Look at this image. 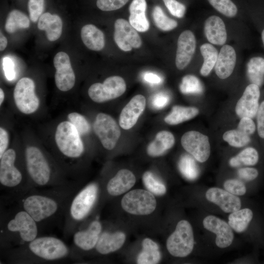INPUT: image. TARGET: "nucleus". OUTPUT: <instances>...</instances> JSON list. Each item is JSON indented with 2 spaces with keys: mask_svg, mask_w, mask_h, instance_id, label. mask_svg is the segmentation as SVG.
<instances>
[{
  "mask_svg": "<svg viewBox=\"0 0 264 264\" xmlns=\"http://www.w3.org/2000/svg\"><path fill=\"white\" fill-rule=\"evenodd\" d=\"M77 185L46 188H31L9 199L22 208L41 227L64 219L71 198L79 189Z\"/></svg>",
  "mask_w": 264,
  "mask_h": 264,
  "instance_id": "obj_1",
  "label": "nucleus"
},
{
  "mask_svg": "<svg viewBox=\"0 0 264 264\" xmlns=\"http://www.w3.org/2000/svg\"><path fill=\"white\" fill-rule=\"evenodd\" d=\"M1 250L27 243L39 236L40 228L32 217L14 201L1 197Z\"/></svg>",
  "mask_w": 264,
  "mask_h": 264,
  "instance_id": "obj_2",
  "label": "nucleus"
},
{
  "mask_svg": "<svg viewBox=\"0 0 264 264\" xmlns=\"http://www.w3.org/2000/svg\"><path fill=\"white\" fill-rule=\"evenodd\" d=\"M5 261L12 264H34L76 260L72 248L61 239L52 236H39L30 242L2 250Z\"/></svg>",
  "mask_w": 264,
  "mask_h": 264,
  "instance_id": "obj_3",
  "label": "nucleus"
},
{
  "mask_svg": "<svg viewBox=\"0 0 264 264\" xmlns=\"http://www.w3.org/2000/svg\"><path fill=\"white\" fill-rule=\"evenodd\" d=\"M99 194L97 183L92 182L79 189L69 202L64 217L63 232L66 237L72 235L89 216Z\"/></svg>",
  "mask_w": 264,
  "mask_h": 264,
  "instance_id": "obj_4",
  "label": "nucleus"
},
{
  "mask_svg": "<svg viewBox=\"0 0 264 264\" xmlns=\"http://www.w3.org/2000/svg\"><path fill=\"white\" fill-rule=\"evenodd\" d=\"M25 169L31 188H46L67 185L54 176L48 160L34 146L27 147L24 153Z\"/></svg>",
  "mask_w": 264,
  "mask_h": 264,
  "instance_id": "obj_5",
  "label": "nucleus"
},
{
  "mask_svg": "<svg viewBox=\"0 0 264 264\" xmlns=\"http://www.w3.org/2000/svg\"><path fill=\"white\" fill-rule=\"evenodd\" d=\"M16 159L13 149L7 150L0 158V189L5 192L3 196L16 197L29 189L28 182L16 166Z\"/></svg>",
  "mask_w": 264,
  "mask_h": 264,
  "instance_id": "obj_6",
  "label": "nucleus"
},
{
  "mask_svg": "<svg viewBox=\"0 0 264 264\" xmlns=\"http://www.w3.org/2000/svg\"><path fill=\"white\" fill-rule=\"evenodd\" d=\"M195 244L194 232L187 220H179L166 241V248L173 257L184 258L193 251Z\"/></svg>",
  "mask_w": 264,
  "mask_h": 264,
  "instance_id": "obj_7",
  "label": "nucleus"
},
{
  "mask_svg": "<svg viewBox=\"0 0 264 264\" xmlns=\"http://www.w3.org/2000/svg\"><path fill=\"white\" fill-rule=\"evenodd\" d=\"M55 141L61 153L68 158L77 159L84 153L80 135L69 121H63L58 125Z\"/></svg>",
  "mask_w": 264,
  "mask_h": 264,
  "instance_id": "obj_8",
  "label": "nucleus"
},
{
  "mask_svg": "<svg viewBox=\"0 0 264 264\" xmlns=\"http://www.w3.org/2000/svg\"><path fill=\"white\" fill-rule=\"evenodd\" d=\"M121 205L126 212L135 215H148L156 207L154 194L144 189H134L126 194L121 201Z\"/></svg>",
  "mask_w": 264,
  "mask_h": 264,
  "instance_id": "obj_9",
  "label": "nucleus"
},
{
  "mask_svg": "<svg viewBox=\"0 0 264 264\" xmlns=\"http://www.w3.org/2000/svg\"><path fill=\"white\" fill-rule=\"evenodd\" d=\"M124 80L118 76H110L103 83L91 85L88 89L90 99L96 103H103L121 96L126 91Z\"/></svg>",
  "mask_w": 264,
  "mask_h": 264,
  "instance_id": "obj_10",
  "label": "nucleus"
},
{
  "mask_svg": "<svg viewBox=\"0 0 264 264\" xmlns=\"http://www.w3.org/2000/svg\"><path fill=\"white\" fill-rule=\"evenodd\" d=\"M13 96L18 109L23 113H32L39 106V100L35 92L34 82L29 78L23 77L18 82Z\"/></svg>",
  "mask_w": 264,
  "mask_h": 264,
  "instance_id": "obj_11",
  "label": "nucleus"
},
{
  "mask_svg": "<svg viewBox=\"0 0 264 264\" xmlns=\"http://www.w3.org/2000/svg\"><path fill=\"white\" fill-rule=\"evenodd\" d=\"M93 128L103 146L108 150L113 149L121 135L114 119L107 114L99 113L95 118Z\"/></svg>",
  "mask_w": 264,
  "mask_h": 264,
  "instance_id": "obj_12",
  "label": "nucleus"
},
{
  "mask_svg": "<svg viewBox=\"0 0 264 264\" xmlns=\"http://www.w3.org/2000/svg\"><path fill=\"white\" fill-rule=\"evenodd\" d=\"M183 148L199 162L206 161L210 155V145L207 136L195 131L185 132L181 137Z\"/></svg>",
  "mask_w": 264,
  "mask_h": 264,
  "instance_id": "obj_13",
  "label": "nucleus"
},
{
  "mask_svg": "<svg viewBox=\"0 0 264 264\" xmlns=\"http://www.w3.org/2000/svg\"><path fill=\"white\" fill-rule=\"evenodd\" d=\"M102 230L101 223L97 220H92L85 228L77 229L72 234L73 253L77 250L88 251L94 248Z\"/></svg>",
  "mask_w": 264,
  "mask_h": 264,
  "instance_id": "obj_14",
  "label": "nucleus"
},
{
  "mask_svg": "<svg viewBox=\"0 0 264 264\" xmlns=\"http://www.w3.org/2000/svg\"><path fill=\"white\" fill-rule=\"evenodd\" d=\"M203 227L216 235L215 243L221 249L230 246L234 239V231L228 222L213 215L206 216L203 220Z\"/></svg>",
  "mask_w": 264,
  "mask_h": 264,
  "instance_id": "obj_15",
  "label": "nucleus"
},
{
  "mask_svg": "<svg viewBox=\"0 0 264 264\" xmlns=\"http://www.w3.org/2000/svg\"><path fill=\"white\" fill-rule=\"evenodd\" d=\"M53 64L56 87L63 91L69 90L75 85V75L69 56L65 52H58L54 57Z\"/></svg>",
  "mask_w": 264,
  "mask_h": 264,
  "instance_id": "obj_16",
  "label": "nucleus"
},
{
  "mask_svg": "<svg viewBox=\"0 0 264 264\" xmlns=\"http://www.w3.org/2000/svg\"><path fill=\"white\" fill-rule=\"evenodd\" d=\"M114 40L119 48L124 51L139 48L142 44L136 30L123 19H118L115 22Z\"/></svg>",
  "mask_w": 264,
  "mask_h": 264,
  "instance_id": "obj_17",
  "label": "nucleus"
},
{
  "mask_svg": "<svg viewBox=\"0 0 264 264\" xmlns=\"http://www.w3.org/2000/svg\"><path fill=\"white\" fill-rule=\"evenodd\" d=\"M205 197L224 213H230L241 208L242 201L240 198L233 195L224 189L212 187L205 192Z\"/></svg>",
  "mask_w": 264,
  "mask_h": 264,
  "instance_id": "obj_18",
  "label": "nucleus"
},
{
  "mask_svg": "<svg viewBox=\"0 0 264 264\" xmlns=\"http://www.w3.org/2000/svg\"><path fill=\"white\" fill-rule=\"evenodd\" d=\"M260 96L259 86L254 84L247 86L237 103L235 111L237 115L240 118L254 117L258 110Z\"/></svg>",
  "mask_w": 264,
  "mask_h": 264,
  "instance_id": "obj_19",
  "label": "nucleus"
},
{
  "mask_svg": "<svg viewBox=\"0 0 264 264\" xmlns=\"http://www.w3.org/2000/svg\"><path fill=\"white\" fill-rule=\"evenodd\" d=\"M196 47V41L193 32L190 30L182 32L178 38L176 57V65L178 69H184L190 63Z\"/></svg>",
  "mask_w": 264,
  "mask_h": 264,
  "instance_id": "obj_20",
  "label": "nucleus"
},
{
  "mask_svg": "<svg viewBox=\"0 0 264 264\" xmlns=\"http://www.w3.org/2000/svg\"><path fill=\"white\" fill-rule=\"evenodd\" d=\"M146 106V99L141 94L133 96L124 107L120 115L119 123L124 130H129L136 124Z\"/></svg>",
  "mask_w": 264,
  "mask_h": 264,
  "instance_id": "obj_21",
  "label": "nucleus"
},
{
  "mask_svg": "<svg viewBox=\"0 0 264 264\" xmlns=\"http://www.w3.org/2000/svg\"><path fill=\"white\" fill-rule=\"evenodd\" d=\"M135 182V176L132 172L128 169H121L109 180L106 191L110 196H119L131 189Z\"/></svg>",
  "mask_w": 264,
  "mask_h": 264,
  "instance_id": "obj_22",
  "label": "nucleus"
},
{
  "mask_svg": "<svg viewBox=\"0 0 264 264\" xmlns=\"http://www.w3.org/2000/svg\"><path fill=\"white\" fill-rule=\"evenodd\" d=\"M236 62V54L234 48L228 45L222 46L218 54L215 70L221 79L228 78L232 73Z\"/></svg>",
  "mask_w": 264,
  "mask_h": 264,
  "instance_id": "obj_23",
  "label": "nucleus"
},
{
  "mask_svg": "<svg viewBox=\"0 0 264 264\" xmlns=\"http://www.w3.org/2000/svg\"><path fill=\"white\" fill-rule=\"evenodd\" d=\"M204 33L208 41L216 45H223L227 40L225 24L219 17L212 16L205 21Z\"/></svg>",
  "mask_w": 264,
  "mask_h": 264,
  "instance_id": "obj_24",
  "label": "nucleus"
},
{
  "mask_svg": "<svg viewBox=\"0 0 264 264\" xmlns=\"http://www.w3.org/2000/svg\"><path fill=\"white\" fill-rule=\"evenodd\" d=\"M126 240V235L122 232L101 233L95 247L96 251L102 255H106L119 249Z\"/></svg>",
  "mask_w": 264,
  "mask_h": 264,
  "instance_id": "obj_25",
  "label": "nucleus"
},
{
  "mask_svg": "<svg viewBox=\"0 0 264 264\" xmlns=\"http://www.w3.org/2000/svg\"><path fill=\"white\" fill-rule=\"evenodd\" d=\"M38 28L45 31L47 39L51 42L58 40L62 32L63 22L61 18L56 14L46 12L39 19Z\"/></svg>",
  "mask_w": 264,
  "mask_h": 264,
  "instance_id": "obj_26",
  "label": "nucleus"
},
{
  "mask_svg": "<svg viewBox=\"0 0 264 264\" xmlns=\"http://www.w3.org/2000/svg\"><path fill=\"white\" fill-rule=\"evenodd\" d=\"M147 4L145 0H133L129 7V22L137 31H147L150 26L145 11Z\"/></svg>",
  "mask_w": 264,
  "mask_h": 264,
  "instance_id": "obj_27",
  "label": "nucleus"
},
{
  "mask_svg": "<svg viewBox=\"0 0 264 264\" xmlns=\"http://www.w3.org/2000/svg\"><path fill=\"white\" fill-rule=\"evenodd\" d=\"M81 39L90 50L100 51L105 46V36L103 32L93 24L83 26L81 30Z\"/></svg>",
  "mask_w": 264,
  "mask_h": 264,
  "instance_id": "obj_28",
  "label": "nucleus"
},
{
  "mask_svg": "<svg viewBox=\"0 0 264 264\" xmlns=\"http://www.w3.org/2000/svg\"><path fill=\"white\" fill-rule=\"evenodd\" d=\"M253 217V212L250 208H240L229 213L228 223L234 232L242 233L246 230Z\"/></svg>",
  "mask_w": 264,
  "mask_h": 264,
  "instance_id": "obj_29",
  "label": "nucleus"
},
{
  "mask_svg": "<svg viewBox=\"0 0 264 264\" xmlns=\"http://www.w3.org/2000/svg\"><path fill=\"white\" fill-rule=\"evenodd\" d=\"M175 143V138L170 132H158L154 141L147 147V153L152 156H158L171 149Z\"/></svg>",
  "mask_w": 264,
  "mask_h": 264,
  "instance_id": "obj_30",
  "label": "nucleus"
},
{
  "mask_svg": "<svg viewBox=\"0 0 264 264\" xmlns=\"http://www.w3.org/2000/svg\"><path fill=\"white\" fill-rule=\"evenodd\" d=\"M142 250L139 254L138 264H155L161 259V254L157 244L150 238H145L142 243Z\"/></svg>",
  "mask_w": 264,
  "mask_h": 264,
  "instance_id": "obj_31",
  "label": "nucleus"
},
{
  "mask_svg": "<svg viewBox=\"0 0 264 264\" xmlns=\"http://www.w3.org/2000/svg\"><path fill=\"white\" fill-rule=\"evenodd\" d=\"M198 113L199 110L196 107L175 106L165 117L164 121L169 125H177L193 118Z\"/></svg>",
  "mask_w": 264,
  "mask_h": 264,
  "instance_id": "obj_32",
  "label": "nucleus"
},
{
  "mask_svg": "<svg viewBox=\"0 0 264 264\" xmlns=\"http://www.w3.org/2000/svg\"><path fill=\"white\" fill-rule=\"evenodd\" d=\"M247 76L251 83L261 86L264 80V59L260 57H253L247 65Z\"/></svg>",
  "mask_w": 264,
  "mask_h": 264,
  "instance_id": "obj_33",
  "label": "nucleus"
},
{
  "mask_svg": "<svg viewBox=\"0 0 264 264\" xmlns=\"http://www.w3.org/2000/svg\"><path fill=\"white\" fill-rule=\"evenodd\" d=\"M259 156L257 151L252 147H248L229 161V165L233 168L239 167L242 165L252 166L255 165L259 161Z\"/></svg>",
  "mask_w": 264,
  "mask_h": 264,
  "instance_id": "obj_34",
  "label": "nucleus"
},
{
  "mask_svg": "<svg viewBox=\"0 0 264 264\" xmlns=\"http://www.w3.org/2000/svg\"><path fill=\"white\" fill-rule=\"evenodd\" d=\"M203 58V63L200 73L203 76H208L215 66L218 56L216 48L210 44H204L200 48Z\"/></svg>",
  "mask_w": 264,
  "mask_h": 264,
  "instance_id": "obj_35",
  "label": "nucleus"
},
{
  "mask_svg": "<svg viewBox=\"0 0 264 264\" xmlns=\"http://www.w3.org/2000/svg\"><path fill=\"white\" fill-rule=\"evenodd\" d=\"M30 26L28 18L22 12L13 10L8 14L5 24V29L9 33H13L21 28H27Z\"/></svg>",
  "mask_w": 264,
  "mask_h": 264,
  "instance_id": "obj_36",
  "label": "nucleus"
},
{
  "mask_svg": "<svg viewBox=\"0 0 264 264\" xmlns=\"http://www.w3.org/2000/svg\"><path fill=\"white\" fill-rule=\"evenodd\" d=\"M178 167L181 174L188 179H195L198 175V170L195 161L188 154L181 157Z\"/></svg>",
  "mask_w": 264,
  "mask_h": 264,
  "instance_id": "obj_37",
  "label": "nucleus"
},
{
  "mask_svg": "<svg viewBox=\"0 0 264 264\" xmlns=\"http://www.w3.org/2000/svg\"><path fill=\"white\" fill-rule=\"evenodd\" d=\"M153 17L155 25L163 31H170L177 26V22L167 17L158 6L154 8Z\"/></svg>",
  "mask_w": 264,
  "mask_h": 264,
  "instance_id": "obj_38",
  "label": "nucleus"
},
{
  "mask_svg": "<svg viewBox=\"0 0 264 264\" xmlns=\"http://www.w3.org/2000/svg\"><path fill=\"white\" fill-rule=\"evenodd\" d=\"M222 138L230 146L237 148L243 147L250 141L249 135L238 130H232L225 132L222 135Z\"/></svg>",
  "mask_w": 264,
  "mask_h": 264,
  "instance_id": "obj_39",
  "label": "nucleus"
},
{
  "mask_svg": "<svg viewBox=\"0 0 264 264\" xmlns=\"http://www.w3.org/2000/svg\"><path fill=\"white\" fill-rule=\"evenodd\" d=\"M179 88L183 94H198L203 90L199 80L192 75H186L182 78Z\"/></svg>",
  "mask_w": 264,
  "mask_h": 264,
  "instance_id": "obj_40",
  "label": "nucleus"
},
{
  "mask_svg": "<svg viewBox=\"0 0 264 264\" xmlns=\"http://www.w3.org/2000/svg\"><path fill=\"white\" fill-rule=\"evenodd\" d=\"M142 180L147 189L153 194L163 195L166 193L165 185L156 178L151 172H145L143 175Z\"/></svg>",
  "mask_w": 264,
  "mask_h": 264,
  "instance_id": "obj_41",
  "label": "nucleus"
},
{
  "mask_svg": "<svg viewBox=\"0 0 264 264\" xmlns=\"http://www.w3.org/2000/svg\"><path fill=\"white\" fill-rule=\"evenodd\" d=\"M208 0L215 9L226 17H234L237 13V8L231 0Z\"/></svg>",
  "mask_w": 264,
  "mask_h": 264,
  "instance_id": "obj_42",
  "label": "nucleus"
},
{
  "mask_svg": "<svg viewBox=\"0 0 264 264\" xmlns=\"http://www.w3.org/2000/svg\"><path fill=\"white\" fill-rule=\"evenodd\" d=\"M68 119L80 135H84L88 133L90 130V126L83 115L77 112H72L68 115Z\"/></svg>",
  "mask_w": 264,
  "mask_h": 264,
  "instance_id": "obj_43",
  "label": "nucleus"
},
{
  "mask_svg": "<svg viewBox=\"0 0 264 264\" xmlns=\"http://www.w3.org/2000/svg\"><path fill=\"white\" fill-rule=\"evenodd\" d=\"M223 189L237 196L244 195L247 192V187L242 180L231 178L226 180L223 184Z\"/></svg>",
  "mask_w": 264,
  "mask_h": 264,
  "instance_id": "obj_44",
  "label": "nucleus"
},
{
  "mask_svg": "<svg viewBox=\"0 0 264 264\" xmlns=\"http://www.w3.org/2000/svg\"><path fill=\"white\" fill-rule=\"evenodd\" d=\"M44 5V0H29L28 12L32 22H36L43 14Z\"/></svg>",
  "mask_w": 264,
  "mask_h": 264,
  "instance_id": "obj_45",
  "label": "nucleus"
},
{
  "mask_svg": "<svg viewBox=\"0 0 264 264\" xmlns=\"http://www.w3.org/2000/svg\"><path fill=\"white\" fill-rule=\"evenodd\" d=\"M129 0H97L96 5L102 11H110L121 8Z\"/></svg>",
  "mask_w": 264,
  "mask_h": 264,
  "instance_id": "obj_46",
  "label": "nucleus"
},
{
  "mask_svg": "<svg viewBox=\"0 0 264 264\" xmlns=\"http://www.w3.org/2000/svg\"><path fill=\"white\" fill-rule=\"evenodd\" d=\"M171 14L175 17L181 18L186 11L185 5L176 0H163Z\"/></svg>",
  "mask_w": 264,
  "mask_h": 264,
  "instance_id": "obj_47",
  "label": "nucleus"
},
{
  "mask_svg": "<svg viewBox=\"0 0 264 264\" xmlns=\"http://www.w3.org/2000/svg\"><path fill=\"white\" fill-rule=\"evenodd\" d=\"M255 129V124L251 118L247 117L241 118L238 126V130L250 135L254 133Z\"/></svg>",
  "mask_w": 264,
  "mask_h": 264,
  "instance_id": "obj_48",
  "label": "nucleus"
},
{
  "mask_svg": "<svg viewBox=\"0 0 264 264\" xmlns=\"http://www.w3.org/2000/svg\"><path fill=\"white\" fill-rule=\"evenodd\" d=\"M237 174L241 179L246 181H250L257 178L259 172L255 168L243 167L240 168L238 170Z\"/></svg>",
  "mask_w": 264,
  "mask_h": 264,
  "instance_id": "obj_49",
  "label": "nucleus"
},
{
  "mask_svg": "<svg viewBox=\"0 0 264 264\" xmlns=\"http://www.w3.org/2000/svg\"><path fill=\"white\" fill-rule=\"evenodd\" d=\"M170 101L169 96L166 93L159 92L155 94L152 99V105L156 109H161L167 106Z\"/></svg>",
  "mask_w": 264,
  "mask_h": 264,
  "instance_id": "obj_50",
  "label": "nucleus"
},
{
  "mask_svg": "<svg viewBox=\"0 0 264 264\" xmlns=\"http://www.w3.org/2000/svg\"><path fill=\"white\" fill-rule=\"evenodd\" d=\"M3 68L6 79L12 81L15 77L14 65L13 61L9 57H5L3 59Z\"/></svg>",
  "mask_w": 264,
  "mask_h": 264,
  "instance_id": "obj_51",
  "label": "nucleus"
},
{
  "mask_svg": "<svg viewBox=\"0 0 264 264\" xmlns=\"http://www.w3.org/2000/svg\"><path fill=\"white\" fill-rule=\"evenodd\" d=\"M257 122L258 134L261 138H264V101L258 108Z\"/></svg>",
  "mask_w": 264,
  "mask_h": 264,
  "instance_id": "obj_52",
  "label": "nucleus"
},
{
  "mask_svg": "<svg viewBox=\"0 0 264 264\" xmlns=\"http://www.w3.org/2000/svg\"><path fill=\"white\" fill-rule=\"evenodd\" d=\"M9 143V135L3 128H0V158L6 151Z\"/></svg>",
  "mask_w": 264,
  "mask_h": 264,
  "instance_id": "obj_53",
  "label": "nucleus"
},
{
  "mask_svg": "<svg viewBox=\"0 0 264 264\" xmlns=\"http://www.w3.org/2000/svg\"><path fill=\"white\" fill-rule=\"evenodd\" d=\"M143 78L145 81L152 84H158L162 81L160 77L152 72L145 73L143 75Z\"/></svg>",
  "mask_w": 264,
  "mask_h": 264,
  "instance_id": "obj_54",
  "label": "nucleus"
},
{
  "mask_svg": "<svg viewBox=\"0 0 264 264\" xmlns=\"http://www.w3.org/2000/svg\"><path fill=\"white\" fill-rule=\"evenodd\" d=\"M0 50L1 51L6 48L7 44V40L1 32H0Z\"/></svg>",
  "mask_w": 264,
  "mask_h": 264,
  "instance_id": "obj_55",
  "label": "nucleus"
},
{
  "mask_svg": "<svg viewBox=\"0 0 264 264\" xmlns=\"http://www.w3.org/2000/svg\"><path fill=\"white\" fill-rule=\"evenodd\" d=\"M4 93L2 89V88H0V105H1L4 100Z\"/></svg>",
  "mask_w": 264,
  "mask_h": 264,
  "instance_id": "obj_56",
  "label": "nucleus"
},
{
  "mask_svg": "<svg viewBox=\"0 0 264 264\" xmlns=\"http://www.w3.org/2000/svg\"><path fill=\"white\" fill-rule=\"evenodd\" d=\"M262 39L263 43L264 45V29L263 30L262 33Z\"/></svg>",
  "mask_w": 264,
  "mask_h": 264,
  "instance_id": "obj_57",
  "label": "nucleus"
}]
</instances>
